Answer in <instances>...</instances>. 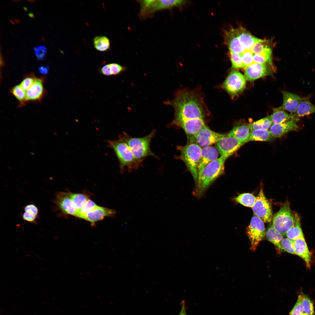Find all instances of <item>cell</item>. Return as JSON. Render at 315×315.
<instances>
[{"mask_svg": "<svg viewBox=\"0 0 315 315\" xmlns=\"http://www.w3.org/2000/svg\"><path fill=\"white\" fill-rule=\"evenodd\" d=\"M98 71L101 75L106 76H112L108 64H105L102 67L99 68Z\"/></svg>", "mask_w": 315, "mask_h": 315, "instance_id": "obj_43", "label": "cell"}, {"mask_svg": "<svg viewBox=\"0 0 315 315\" xmlns=\"http://www.w3.org/2000/svg\"><path fill=\"white\" fill-rule=\"evenodd\" d=\"M109 147L114 151L119 163L121 172L125 168L129 172L137 169L141 165L136 160L132 152L127 144L119 138L108 141Z\"/></svg>", "mask_w": 315, "mask_h": 315, "instance_id": "obj_3", "label": "cell"}, {"mask_svg": "<svg viewBox=\"0 0 315 315\" xmlns=\"http://www.w3.org/2000/svg\"><path fill=\"white\" fill-rule=\"evenodd\" d=\"M93 44L97 50L106 52L110 50L111 42L107 37L104 36H98L94 37L93 40Z\"/></svg>", "mask_w": 315, "mask_h": 315, "instance_id": "obj_28", "label": "cell"}, {"mask_svg": "<svg viewBox=\"0 0 315 315\" xmlns=\"http://www.w3.org/2000/svg\"><path fill=\"white\" fill-rule=\"evenodd\" d=\"M265 235L268 241L277 246L284 238L283 235L277 231L271 225L268 227Z\"/></svg>", "mask_w": 315, "mask_h": 315, "instance_id": "obj_30", "label": "cell"}, {"mask_svg": "<svg viewBox=\"0 0 315 315\" xmlns=\"http://www.w3.org/2000/svg\"><path fill=\"white\" fill-rule=\"evenodd\" d=\"M282 93L283 103L281 108L291 113H295L302 98L295 94L287 92H283Z\"/></svg>", "mask_w": 315, "mask_h": 315, "instance_id": "obj_21", "label": "cell"}, {"mask_svg": "<svg viewBox=\"0 0 315 315\" xmlns=\"http://www.w3.org/2000/svg\"><path fill=\"white\" fill-rule=\"evenodd\" d=\"M171 125L181 128L187 135L192 136L193 137L206 125L205 120L200 119L182 121L171 124Z\"/></svg>", "mask_w": 315, "mask_h": 315, "instance_id": "obj_16", "label": "cell"}, {"mask_svg": "<svg viewBox=\"0 0 315 315\" xmlns=\"http://www.w3.org/2000/svg\"><path fill=\"white\" fill-rule=\"evenodd\" d=\"M10 92L18 101L19 107L25 105L26 103L27 102L26 93L20 85H18L13 87L11 89Z\"/></svg>", "mask_w": 315, "mask_h": 315, "instance_id": "obj_33", "label": "cell"}, {"mask_svg": "<svg viewBox=\"0 0 315 315\" xmlns=\"http://www.w3.org/2000/svg\"><path fill=\"white\" fill-rule=\"evenodd\" d=\"M301 295L302 302L304 313L308 315H314V304L308 297L302 293Z\"/></svg>", "mask_w": 315, "mask_h": 315, "instance_id": "obj_34", "label": "cell"}, {"mask_svg": "<svg viewBox=\"0 0 315 315\" xmlns=\"http://www.w3.org/2000/svg\"><path fill=\"white\" fill-rule=\"evenodd\" d=\"M218 151L216 148L208 146L202 148L201 155L198 165V171L205 166L218 158Z\"/></svg>", "mask_w": 315, "mask_h": 315, "instance_id": "obj_20", "label": "cell"}, {"mask_svg": "<svg viewBox=\"0 0 315 315\" xmlns=\"http://www.w3.org/2000/svg\"><path fill=\"white\" fill-rule=\"evenodd\" d=\"M227 134L214 131L206 125L194 137L196 144L201 147H205L216 144Z\"/></svg>", "mask_w": 315, "mask_h": 315, "instance_id": "obj_12", "label": "cell"}, {"mask_svg": "<svg viewBox=\"0 0 315 315\" xmlns=\"http://www.w3.org/2000/svg\"><path fill=\"white\" fill-rule=\"evenodd\" d=\"M251 132L249 124L242 123L235 126L227 135L235 137L245 144L249 141Z\"/></svg>", "mask_w": 315, "mask_h": 315, "instance_id": "obj_22", "label": "cell"}, {"mask_svg": "<svg viewBox=\"0 0 315 315\" xmlns=\"http://www.w3.org/2000/svg\"><path fill=\"white\" fill-rule=\"evenodd\" d=\"M28 1H29V2H30L33 3L34 2H35V1H34V0H28Z\"/></svg>", "mask_w": 315, "mask_h": 315, "instance_id": "obj_48", "label": "cell"}, {"mask_svg": "<svg viewBox=\"0 0 315 315\" xmlns=\"http://www.w3.org/2000/svg\"><path fill=\"white\" fill-rule=\"evenodd\" d=\"M269 130H251L250 141H270L275 139Z\"/></svg>", "mask_w": 315, "mask_h": 315, "instance_id": "obj_26", "label": "cell"}, {"mask_svg": "<svg viewBox=\"0 0 315 315\" xmlns=\"http://www.w3.org/2000/svg\"><path fill=\"white\" fill-rule=\"evenodd\" d=\"M98 206L95 202L89 199L84 206L79 211L78 218L84 219L86 214L93 210Z\"/></svg>", "mask_w": 315, "mask_h": 315, "instance_id": "obj_38", "label": "cell"}, {"mask_svg": "<svg viewBox=\"0 0 315 315\" xmlns=\"http://www.w3.org/2000/svg\"><path fill=\"white\" fill-rule=\"evenodd\" d=\"M108 65L111 75L117 76L127 69L126 67L116 63L108 64Z\"/></svg>", "mask_w": 315, "mask_h": 315, "instance_id": "obj_40", "label": "cell"}, {"mask_svg": "<svg viewBox=\"0 0 315 315\" xmlns=\"http://www.w3.org/2000/svg\"><path fill=\"white\" fill-rule=\"evenodd\" d=\"M187 1L183 0H141L139 16L142 19H145L158 11L182 6Z\"/></svg>", "mask_w": 315, "mask_h": 315, "instance_id": "obj_5", "label": "cell"}, {"mask_svg": "<svg viewBox=\"0 0 315 315\" xmlns=\"http://www.w3.org/2000/svg\"><path fill=\"white\" fill-rule=\"evenodd\" d=\"M256 197V201L252 207L254 213L264 222H271L272 217L271 206L265 197L262 188L260 189Z\"/></svg>", "mask_w": 315, "mask_h": 315, "instance_id": "obj_10", "label": "cell"}, {"mask_svg": "<svg viewBox=\"0 0 315 315\" xmlns=\"http://www.w3.org/2000/svg\"><path fill=\"white\" fill-rule=\"evenodd\" d=\"M49 66H41L38 67V70L39 73L42 75H47L49 72Z\"/></svg>", "mask_w": 315, "mask_h": 315, "instance_id": "obj_44", "label": "cell"}, {"mask_svg": "<svg viewBox=\"0 0 315 315\" xmlns=\"http://www.w3.org/2000/svg\"><path fill=\"white\" fill-rule=\"evenodd\" d=\"M114 209L99 206L86 214L84 219L90 223L91 226H95L96 222L101 220L106 217H113L116 214Z\"/></svg>", "mask_w": 315, "mask_h": 315, "instance_id": "obj_14", "label": "cell"}, {"mask_svg": "<svg viewBox=\"0 0 315 315\" xmlns=\"http://www.w3.org/2000/svg\"><path fill=\"white\" fill-rule=\"evenodd\" d=\"M45 79L44 77L36 78L33 84L27 92V102H39L43 98L46 94L43 85Z\"/></svg>", "mask_w": 315, "mask_h": 315, "instance_id": "obj_15", "label": "cell"}, {"mask_svg": "<svg viewBox=\"0 0 315 315\" xmlns=\"http://www.w3.org/2000/svg\"><path fill=\"white\" fill-rule=\"evenodd\" d=\"M294 225L286 234L288 238L293 241L304 237L301 227L300 216L297 212H294Z\"/></svg>", "mask_w": 315, "mask_h": 315, "instance_id": "obj_24", "label": "cell"}, {"mask_svg": "<svg viewBox=\"0 0 315 315\" xmlns=\"http://www.w3.org/2000/svg\"><path fill=\"white\" fill-rule=\"evenodd\" d=\"M156 130H154L149 134L144 136L136 138L130 136L123 132L119 136L120 138L128 146L137 161L141 165L144 160L149 156L157 157L151 150L150 143L155 135Z\"/></svg>", "mask_w": 315, "mask_h": 315, "instance_id": "obj_2", "label": "cell"}, {"mask_svg": "<svg viewBox=\"0 0 315 315\" xmlns=\"http://www.w3.org/2000/svg\"><path fill=\"white\" fill-rule=\"evenodd\" d=\"M31 154H32V155H35V154H34V153H32H32H31Z\"/></svg>", "mask_w": 315, "mask_h": 315, "instance_id": "obj_50", "label": "cell"}, {"mask_svg": "<svg viewBox=\"0 0 315 315\" xmlns=\"http://www.w3.org/2000/svg\"><path fill=\"white\" fill-rule=\"evenodd\" d=\"M52 201L54 204L53 210L60 211L58 216L70 215L78 218V212L71 200L68 192H57Z\"/></svg>", "mask_w": 315, "mask_h": 315, "instance_id": "obj_8", "label": "cell"}, {"mask_svg": "<svg viewBox=\"0 0 315 315\" xmlns=\"http://www.w3.org/2000/svg\"><path fill=\"white\" fill-rule=\"evenodd\" d=\"M272 124L269 116L249 124L251 130H268Z\"/></svg>", "mask_w": 315, "mask_h": 315, "instance_id": "obj_31", "label": "cell"}, {"mask_svg": "<svg viewBox=\"0 0 315 315\" xmlns=\"http://www.w3.org/2000/svg\"><path fill=\"white\" fill-rule=\"evenodd\" d=\"M246 82L244 76L238 71L234 69L229 74L221 87L234 99L243 91Z\"/></svg>", "mask_w": 315, "mask_h": 315, "instance_id": "obj_7", "label": "cell"}, {"mask_svg": "<svg viewBox=\"0 0 315 315\" xmlns=\"http://www.w3.org/2000/svg\"><path fill=\"white\" fill-rule=\"evenodd\" d=\"M244 144L235 137L227 134L216 144V145L221 156L226 160Z\"/></svg>", "mask_w": 315, "mask_h": 315, "instance_id": "obj_11", "label": "cell"}, {"mask_svg": "<svg viewBox=\"0 0 315 315\" xmlns=\"http://www.w3.org/2000/svg\"><path fill=\"white\" fill-rule=\"evenodd\" d=\"M36 78L33 73L25 76L21 82L20 85L25 92H27L34 83Z\"/></svg>", "mask_w": 315, "mask_h": 315, "instance_id": "obj_39", "label": "cell"}, {"mask_svg": "<svg viewBox=\"0 0 315 315\" xmlns=\"http://www.w3.org/2000/svg\"><path fill=\"white\" fill-rule=\"evenodd\" d=\"M298 128L296 121L291 120L279 124H272L269 130L275 138L281 137L288 132L296 130Z\"/></svg>", "mask_w": 315, "mask_h": 315, "instance_id": "obj_17", "label": "cell"}, {"mask_svg": "<svg viewBox=\"0 0 315 315\" xmlns=\"http://www.w3.org/2000/svg\"><path fill=\"white\" fill-rule=\"evenodd\" d=\"M28 15L30 18H35V16L34 13H29L28 14Z\"/></svg>", "mask_w": 315, "mask_h": 315, "instance_id": "obj_46", "label": "cell"}, {"mask_svg": "<svg viewBox=\"0 0 315 315\" xmlns=\"http://www.w3.org/2000/svg\"><path fill=\"white\" fill-rule=\"evenodd\" d=\"M315 113V106L310 101L308 97L302 98L296 112L293 115L296 120L297 118Z\"/></svg>", "mask_w": 315, "mask_h": 315, "instance_id": "obj_23", "label": "cell"}, {"mask_svg": "<svg viewBox=\"0 0 315 315\" xmlns=\"http://www.w3.org/2000/svg\"><path fill=\"white\" fill-rule=\"evenodd\" d=\"M34 54L37 60L40 61L44 60L47 52L46 46L43 45L36 46L33 48Z\"/></svg>", "mask_w": 315, "mask_h": 315, "instance_id": "obj_42", "label": "cell"}, {"mask_svg": "<svg viewBox=\"0 0 315 315\" xmlns=\"http://www.w3.org/2000/svg\"><path fill=\"white\" fill-rule=\"evenodd\" d=\"M264 222L256 215L252 217L247 230V234L250 240V249L255 251L259 243L265 236Z\"/></svg>", "mask_w": 315, "mask_h": 315, "instance_id": "obj_9", "label": "cell"}, {"mask_svg": "<svg viewBox=\"0 0 315 315\" xmlns=\"http://www.w3.org/2000/svg\"><path fill=\"white\" fill-rule=\"evenodd\" d=\"M21 217L24 221L33 224L37 223V219L39 217V214L29 210L24 211L21 214Z\"/></svg>", "mask_w": 315, "mask_h": 315, "instance_id": "obj_37", "label": "cell"}, {"mask_svg": "<svg viewBox=\"0 0 315 315\" xmlns=\"http://www.w3.org/2000/svg\"><path fill=\"white\" fill-rule=\"evenodd\" d=\"M181 309L180 312L178 315H187L186 312L187 308L186 306L185 302L182 300L180 303Z\"/></svg>", "mask_w": 315, "mask_h": 315, "instance_id": "obj_45", "label": "cell"}, {"mask_svg": "<svg viewBox=\"0 0 315 315\" xmlns=\"http://www.w3.org/2000/svg\"><path fill=\"white\" fill-rule=\"evenodd\" d=\"M280 250L295 254L293 241L288 238H283L277 246Z\"/></svg>", "mask_w": 315, "mask_h": 315, "instance_id": "obj_35", "label": "cell"}, {"mask_svg": "<svg viewBox=\"0 0 315 315\" xmlns=\"http://www.w3.org/2000/svg\"><path fill=\"white\" fill-rule=\"evenodd\" d=\"M295 252L296 255L305 261L307 268L311 266V254L309 251L304 237H301L293 241Z\"/></svg>", "mask_w": 315, "mask_h": 315, "instance_id": "obj_19", "label": "cell"}, {"mask_svg": "<svg viewBox=\"0 0 315 315\" xmlns=\"http://www.w3.org/2000/svg\"><path fill=\"white\" fill-rule=\"evenodd\" d=\"M70 197L75 208L78 212L90 199L89 196L84 193H74L68 191Z\"/></svg>", "mask_w": 315, "mask_h": 315, "instance_id": "obj_27", "label": "cell"}, {"mask_svg": "<svg viewBox=\"0 0 315 315\" xmlns=\"http://www.w3.org/2000/svg\"><path fill=\"white\" fill-rule=\"evenodd\" d=\"M272 50L271 47L265 49L259 54H255L253 55L254 63L265 64L272 65Z\"/></svg>", "mask_w": 315, "mask_h": 315, "instance_id": "obj_29", "label": "cell"}, {"mask_svg": "<svg viewBox=\"0 0 315 315\" xmlns=\"http://www.w3.org/2000/svg\"><path fill=\"white\" fill-rule=\"evenodd\" d=\"M226 160L220 156L199 172L197 185L193 193L195 196L202 197L214 181L224 173Z\"/></svg>", "mask_w": 315, "mask_h": 315, "instance_id": "obj_1", "label": "cell"}, {"mask_svg": "<svg viewBox=\"0 0 315 315\" xmlns=\"http://www.w3.org/2000/svg\"><path fill=\"white\" fill-rule=\"evenodd\" d=\"M301 315H307V314H306L305 313H304L302 314H301Z\"/></svg>", "mask_w": 315, "mask_h": 315, "instance_id": "obj_49", "label": "cell"}, {"mask_svg": "<svg viewBox=\"0 0 315 315\" xmlns=\"http://www.w3.org/2000/svg\"><path fill=\"white\" fill-rule=\"evenodd\" d=\"M10 20V21H11V22H12V23H13V24H14V22H13L12 21H11V20Z\"/></svg>", "mask_w": 315, "mask_h": 315, "instance_id": "obj_52", "label": "cell"}, {"mask_svg": "<svg viewBox=\"0 0 315 315\" xmlns=\"http://www.w3.org/2000/svg\"><path fill=\"white\" fill-rule=\"evenodd\" d=\"M229 55L232 68L235 69L244 68V65L242 61L241 56L240 54L229 52Z\"/></svg>", "mask_w": 315, "mask_h": 315, "instance_id": "obj_36", "label": "cell"}, {"mask_svg": "<svg viewBox=\"0 0 315 315\" xmlns=\"http://www.w3.org/2000/svg\"><path fill=\"white\" fill-rule=\"evenodd\" d=\"M23 9L26 11H28L27 7H23Z\"/></svg>", "mask_w": 315, "mask_h": 315, "instance_id": "obj_47", "label": "cell"}, {"mask_svg": "<svg viewBox=\"0 0 315 315\" xmlns=\"http://www.w3.org/2000/svg\"><path fill=\"white\" fill-rule=\"evenodd\" d=\"M202 148L195 143L177 147V149L180 152V154L178 157L184 162L192 175L195 181V187L197 183L199 173L198 165Z\"/></svg>", "mask_w": 315, "mask_h": 315, "instance_id": "obj_4", "label": "cell"}, {"mask_svg": "<svg viewBox=\"0 0 315 315\" xmlns=\"http://www.w3.org/2000/svg\"><path fill=\"white\" fill-rule=\"evenodd\" d=\"M295 222L294 212L289 203L287 201L273 216L272 226L278 232L284 235L293 226Z\"/></svg>", "mask_w": 315, "mask_h": 315, "instance_id": "obj_6", "label": "cell"}, {"mask_svg": "<svg viewBox=\"0 0 315 315\" xmlns=\"http://www.w3.org/2000/svg\"><path fill=\"white\" fill-rule=\"evenodd\" d=\"M269 66L271 65L254 63L244 68V76L248 81L253 82L271 73Z\"/></svg>", "mask_w": 315, "mask_h": 315, "instance_id": "obj_13", "label": "cell"}, {"mask_svg": "<svg viewBox=\"0 0 315 315\" xmlns=\"http://www.w3.org/2000/svg\"><path fill=\"white\" fill-rule=\"evenodd\" d=\"M256 199V197L249 193H244L240 194L234 198L236 202L248 207L252 208L254 204Z\"/></svg>", "mask_w": 315, "mask_h": 315, "instance_id": "obj_32", "label": "cell"}, {"mask_svg": "<svg viewBox=\"0 0 315 315\" xmlns=\"http://www.w3.org/2000/svg\"><path fill=\"white\" fill-rule=\"evenodd\" d=\"M304 311L302 297L300 294L298 295L297 302L290 312L289 314L290 315H301L304 313Z\"/></svg>", "mask_w": 315, "mask_h": 315, "instance_id": "obj_41", "label": "cell"}, {"mask_svg": "<svg viewBox=\"0 0 315 315\" xmlns=\"http://www.w3.org/2000/svg\"><path fill=\"white\" fill-rule=\"evenodd\" d=\"M235 29L240 43L244 50L243 52L246 51L251 52V48L254 44L259 41L260 39L255 37L242 27L235 28Z\"/></svg>", "mask_w": 315, "mask_h": 315, "instance_id": "obj_18", "label": "cell"}, {"mask_svg": "<svg viewBox=\"0 0 315 315\" xmlns=\"http://www.w3.org/2000/svg\"><path fill=\"white\" fill-rule=\"evenodd\" d=\"M273 111L270 116L272 124L281 123L291 120H295L293 115L288 114L281 107L274 108Z\"/></svg>", "mask_w": 315, "mask_h": 315, "instance_id": "obj_25", "label": "cell"}, {"mask_svg": "<svg viewBox=\"0 0 315 315\" xmlns=\"http://www.w3.org/2000/svg\"><path fill=\"white\" fill-rule=\"evenodd\" d=\"M22 164V165H23V166H25V165H24V164H22H22Z\"/></svg>", "mask_w": 315, "mask_h": 315, "instance_id": "obj_51", "label": "cell"}]
</instances>
